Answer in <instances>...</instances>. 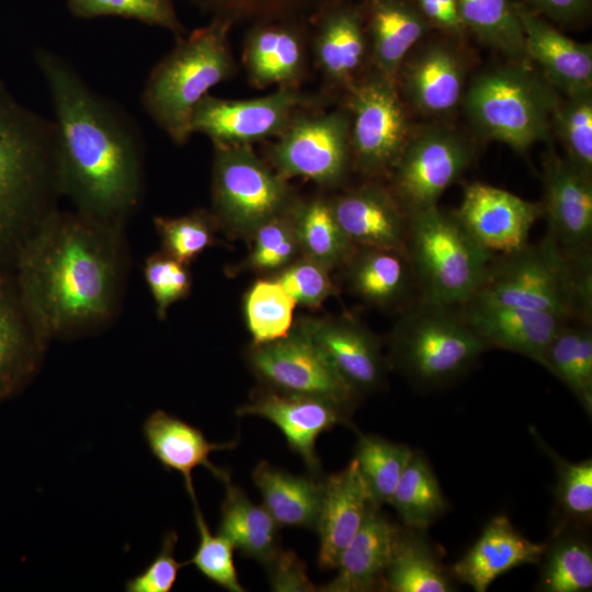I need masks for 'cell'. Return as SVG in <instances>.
<instances>
[{
  "mask_svg": "<svg viewBox=\"0 0 592 592\" xmlns=\"http://www.w3.org/2000/svg\"><path fill=\"white\" fill-rule=\"evenodd\" d=\"M34 60L54 109L60 193L78 213L118 227L143 193L144 144L136 123L58 53L37 48Z\"/></svg>",
  "mask_w": 592,
  "mask_h": 592,
  "instance_id": "1",
  "label": "cell"
},
{
  "mask_svg": "<svg viewBox=\"0 0 592 592\" xmlns=\"http://www.w3.org/2000/svg\"><path fill=\"white\" fill-rule=\"evenodd\" d=\"M116 229L78 212L53 209L25 240L13 273L45 339L89 327L112 312L119 273Z\"/></svg>",
  "mask_w": 592,
  "mask_h": 592,
  "instance_id": "2",
  "label": "cell"
},
{
  "mask_svg": "<svg viewBox=\"0 0 592 592\" xmlns=\"http://www.w3.org/2000/svg\"><path fill=\"white\" fill-rule=\"evenodd\" d=\"M54 119L0 81V272H13L25 240L61 194Z\"/></svg>",
  "mask_w": 592,
  "mask_h": 592,
  "instance_id": "3",
  "label": "cell"
},
{
  "mask_svg": "<svg viewBox=\"0 0 592 592\" xmlns=\"http://www.w3.org/2000/svg\"><path fill=\"white\" fill-rule=\"evenodd\" d=\"M232 21L215 16L175 45L151 68L141 105L152 122L178 146L192 137V115L212 88L237 73L229 32Z\"/></svg>",
  "mask_w": 592,
  "mask_h": 592,
  "instance_id": "4",
  "label": "cell"
},
{
  "mask_svg": "<svg viewBox=\"0 0 592 592\" xmlns=\"http://www.w3.org/2000/svg\"><path fill=\"white\" fill-rule=\"evenodd\" d=\"M474 297L592 320V258L570 255L546 234L536 243L496 254Z\"/></svg>",
  "mask_w": 592,
  "mask_h": 592,
  "instance_id": "5",
  "label": "cell"
},
{
  "mask_svg": "<svg viewBox=\"0 0 592 592\" xmlns=\"http://www.w3.org/2000/svg\"><path fill=\"white\" fill-rule=\"evenodd\" d=\"M405 251L419 297L451 307L470 300L496 254L482 248L455 214L437 205L411 212Z\"/></svg>",
  "mask_w": 592,
  "mask_h": 592,
  "instance_id": "6",
  "label": "cell"
},
{
  "mask_svg": "<svg viewBox=\"0 0 592 592\" xmlns=\"http://www.w3.org/2000/svg\"><path fill=\"white\" fill-rule=\"evenodd\" d=\"M487 349L456 307L418 297L391 330L388 364L421 387H439L465 375Z\"/></svg>",
  "mask_w": 592,
  "mask_h": 592,
  "instance_id": "7",
  "label": "cell"
},
{
  "mask_svg": "<svg viewBox=\"0 0 592 592\" xmlns=\"http://www.w3.org/2000/svg\"><path fill=\"white\" fill-rule=\"evenodd\" d=\"M558 104L551 88L519 65L480 75L465 96L466 113L475 128L516 151L548 137Z\"/></svg>",
  "mask_w": 592,
  "mask_h": 592,
  "instance_id": "8",
  "label": "cell"
},
{
  "mask_svg": "<svg viewBox=\"0 0 592 592\" xmlns=\"http://www.w3.org/2000/svg\"><path fill=\"white\" fill-rule=\"evenodd\" d=\"M298 201L288 180L262 160L252 146H214L213 216L234 238H250L267 220Z\"/></svg>",
  "mask_w": 592,
  "mask_h": 592,
  "instance_id": "9",
  "label": "cell"
},
{
  "mask_svg": "<svg viewBox=\"0 0 592 592\" xmlns=\"http://www.w3.org/2000/svg\"><path fill=\"white\" fill-rule=\"evenodd\" d=\"M299 112L266 150L284 179L303 178L320 186L343 182L352 162L346 110Z\"/></svg>",
  "mask_w": 592,
  "mask_h": 592,
  "instance_id": "10",
  "label": "cell"
},
{
  "mask_svg": "<svg viewBox=\"0 0 592 592\" xmlns=\"http://www.w3.org/2000/svg\"><path fill=\"white\" fill-rule=\"evenodd\" d=\"M348 93L352 162L368 177L389 174L411 136L397 81L374 71Z\"/></svg>",
  "mask_w": 592,
  "mask_h": 592,
  "instance_id": "11",
  "label": "cell"
},
{
  "mask_svg": "<svg viewBox=\"0 0 592 592\" xmlns=\"http://www.w3.org/2000/svg\"><path fill=\"white\" fill-rule=\"evenodd\" d=\"M246 357L261 386L326 399L350 411L357 403L360 395L338 374L297 322L278 340L251 344Z\"/></svg>",
  "mask_w": 592,
  "mask_h": 592,
  "instance_id": "12",
  "label": "cell"
},
{
  "mask_svg": "<svg viewBox=\"0 0 592 592\" xmlns=\"http://www.w3.org/2000/svg\"><path fill=\"white\" fill-rule=\"evenodd\" d=\"M320 103L299 88H275L250 99L207 94L194 109L191 126L193 134L207 136L213 146H252L276 138L299 112Z\"/></svg>",
  "mask_w": 592,
  "mask_h": 592,
  "instance_id": "13",
  "label": "cell"
},
{
  "mask_svg": "<svg viewBox=\"0 0 592 592\" xmlns=\"http://www.w3.org/2000/svg\"><path fill=\"white\" fill-rule=\"evenodd\" d=\"M466 140L443 128H429L410 136L389 172V187L406 212L437 205L471 162Z\"/></svg>",
  "mask_w": 592,
  "mask_h": 592,
  "instance_id": "14",
  "label": "cell"
},
{
  "mask_svg": "<svg viewBox=\"0 0 592 592\" xmlns=\"http://www.w3.org/2000/svg\"><path fill=\"white\" fill-rule=\"evenodd\" d=\"M351 412L326 399L281 392L261 385L236 410L237 415H257L275 424L289 449L303 459L308 473L317 476L322 475L316 452L318 437L337 425L351 426Z\"/></svg>",
  "mask_w": 592,
  "mask_h": 592,
  "instance_id": "15",
  "label": "cell"
},
{
  "mask_svg": "<svg viewBox=\"0 0 592 592\" xmlns=\"http://www.w3.org/2000/svg\"><path fill=\"white\" fill-rule=\"evenodd\" d=\"M455 216L468 234L493 254H508L528 243L542 217L540 203L481 182L469 184Z\"/></svg>",
  "mask_w": 592,
  "mask_h": 592,
  "instance_id": "16",
  "label": "cell"
},
{
  "mask_svg": "<svg viewBox=\"0 0 592 592\" xmlns=\"http://www.w3.org/2000/svg\"><path fill=\"white\" fill-rule=\"evenodd\" d=\"M297 325L358 395L384 386L388 361L377 335L358 320L350 316L301 318Z\"/></svg>",
  "mask_w": 592,
  "mask_h": 592,
  "instance_id": "17",
  "label": "cell"
},
{
  "mask_svg": "<svg viewBox=\"0 0 592 592\" xmlns=\"http://www.w3.org/2000/svg\"><path fill=\"white\" fill-rule=\"evenodd\" d=\"M543 182L547 234L570 255L592 258V177L551 156Z\"/></svg>",
  "mask_w": 592,
  "mask_h": 592,
  "instance_id": "18",
  "label": "cell"
},
{
  "mask_svg": "<svg viewBox=\"0 0 592 592\" xmlns=\"http://www.w3.org/2000/svg\"><path fill=\"white\" fill-rule=\"evenodd\" d=\"M456 309L488 348L519 353L542 366L554 337L563 325L572 321L554 314L478 297H473Z\"/></svg>",
  "mask_w": 592,
  "mask_h": 592,
  "instance_id": "19",
  "label": "cell"
},
{
  "mask_svg": "<svg viewBox=\"0 0 592 592\" xmlns=\"http://www.w3.org/2000/svg\"><path fill=\"white\" fill-rule=\"evenodd\" d=\"M374 505L377 504L354 458L342 470L323 476V490L314 527L319 538V569H335L343 549Z\"/></svg>",
  "mask_w": 592,
  "mask_h": 592,
  "instance_id": "20",
  "label": "cell"
},
{
  "mask_svg": "<svg viewBox=\"0 0 592 592\" xmlns=\"http://www.w3.org/2000/svg\"><path fill=\"white\" fill-rule=\"evenodd\" d=\"M330 203L354 246L405 250L409 215L389 186L366 183L331 197Z\"/></svg>",
  "mask_w": 592,
  "mask_h": 592,
  "instance_id": "21",
  "label": "cell"
},
{
  "mask_svg": "<svg viewBox=\"0 0 592 592\" xmlns=\"http://www.w3.org/2000/svg\"><path fill=\"white\" fill-rule=\"evenodd\" d=\"M374 505L362 526L343 549L335 577L317 587L322 592H371L384 590L386 571L402 528Z\"/></svg>",
  "mask_w": 592,
  "mask_h": 592,
  "instance_id": "22",
  "label": "cell"
},
{
  "mask_svg": "<svg viewBox=\"0 0 592 592\" xmlns=\"http://www.w3.org/2000/svg\"><path fill=\"white\" fill-rule=\"evenodd\" d=\"M241 60L249 83L257 89L299 88L308 61L305 36L291 24H259L244 37Z\"/></svg>",
  "mask_w": 592,
  "mask_h": 592,
  "instance_id": "23",
  "label": "cell"
},
{
  "mask_svg": "<svg viewBox=\"0 0 592 592\" xmlns=\"http://www.w3.org/2000/svg\"><path fill=\"white\" fill-rule=\"evenodd\" d=\"M546 546L526 538L505 515H497L448 572L474 591L486 592L498 577L513 568L538 563Z\"/></svg>",
  "mask_w": 592,
  "mask_h": 592,
  "instance_id": "24",
  "label": "cell"
},
{
  "mask_svg": "<svg viewBox=\"0 0 592 592\" xmlns=\"http://www.w3.org/2000/svg\"><path fill=\"white\" fill-rule=\"evenodd\" d=\"M143 434L151 454L163 468L182 476L193 504L197 503L193 486L195 468H206L224 483L230 480L229 474L215 466L209 455L216 451L232 449L238 441L210 442L201 429L163 410H156L146 418Z\"/></svg>",
  "mask_w": 592,
  "mask_h": 592,
  "instance_id": "25",
  "label": "cell"
},
{
  "mask_svg": "<svg viewBox=\"0 0 592 592\" xmlns=\"http://www.w3.org/2000/svg\"><path fill=\"white\" fill-rule=\"evenodd\" d=\"M45 340L24 306L14 273L0 272V402L29 382Z\"/></svg>",
  "mask_w": 592,
  "mask_h": 592,
  "instance_id": "26",
  "label": "cell"
},
{
  "mask_svg": "<svg viewBox=\"0 0 592 592\" xmlns=\"http://www.w3.org/2000/svg\"><path fill=\"white\" fill-rule=\"evenodd\" d=\"M344 267L351 292L376 308L401 311L419 297L405 250L355 246Z\"/></svg>",
  "mask_w": 592,
  "mask_h": 592,
  "instance_id": "27",
  "label": "cell"
},
{
  "mask_svg": "<svg viewBox=\"0 0 592 592\" xmlns=\"http://www.w3.org/2000/svg\"><path fill=\"white\" fill-rule=\"evenodd\" d=\"M516 10L527 57L540 66L549 83L567 96L591 93V45L574 42L523 8Z\"/></svg>",
  "mask_w": 592,
  "mask_h": 592,
  "instance_id": "28",
  "label": "cell"
},
{
  "mask_svg": "<svg viewBox=\"0 0 592 592\" xmlns=\"http://www.w3.org/2000/svg\"><path fill=\"white\" fill-rule=\"evenodd\" d=\"M397 83L418 111L446 114L462 98L463 62L449 48L433 45L401 66Z\"/></svg>",
  "mask_w": 592,
  "mask_h": 592,
  "instance_id": "29",
  "label": "cell"
},
{
  "mask_svg": "<svg viewBox=\"0 0 592 592\" xmlns=\"http://www.w3.org/2000/svg\"><path fill=\"white\" fill-rule=\"evenodd\" d=\"M366 52V37L356 11L335 9L322 18L312 54L328 88L348 91L360 79Z\"/></svg>",
  "mask_w": 592,
  "mask_h": 592,
  "instance_id": "30",
  "label": "cell"
},
{
  "mask_svg": "<svg viewBox=\"0 0 592 592\" xmlns=\"http://www.w3.org/2000/svg\"><path fill=\"white\" fill-rule=\"evenodd\" d=\"M323 476L293 475L269 462H260L252 479L260 491L263 506L278 527L314 528L323 490Z\"/></svg>",
  "mask_w": 592,
  "mask_h": 592,
  "instance_id": "31",
  "label": "cell"
},
{
  "mask_svg": "<svg viewBox=\"0 0 592 592\" xmlns=\"http://www.w3.org/2000/svg\"><path fill=\"white\" fill-rule=\"evenodd\" d=\"M426 30V21L406 2L372 0L371 58L375 72L397 81L406 56Z\"/></svg>",
  "mask_w": 592,
  "mask_h": 592,
  "instance_id": "32",
  "label": "cell"
},
{
  "mask_svg": "<svg viewBox=\"0 0 592 592\" xmlns=\"http://www.w3.org/2000/svg\"><path fill=\"white\" fill-rule=\"evenodd\" d=\"M225 486L218 533L242 556L266 567L282 549L278 525L263 505L252 502L231 480Z\"/></svg>",
  "mask_w": 592,
  "mask_h": 592,
  "instance_id": "33",
  "label": "cell"
},
{
  "mask_svg": "<svg viewBox=\"0 0 592 592\" xmlns=\"http://www.w3.org/2000/svg\"><path fill=\"white\" fill-rule=\"evenodd\" d=\"M423 532L409 527L402 528L395 554L385 574V591H455L453 578L440 563Z\"/></svg>",
  "mask_w": 592,
  "mask_h": 592,
  "instance_id": "34",
  "label": "cell"
},
{
  "mask_svg": "<svg viewBox=\"0 0 592 592\" xmlns=\"http://www.w3.org/2000/svg\"><path fill=\"white\" fill-rule=\"evenodd\" d=\"M592 320H572L562 326L548 345L544 365L592 413Z\"/></svg>",
  "mask_w": 592,
  "mask_h": 592,
  "instance_id": "35",
  "label": "cell"
},
{
  "mask_svg": "<svg viewBox=\"0 0 592 592\" xmlns=\"http://www.w3.org/2000/svg\"><path fill=\"white\" fill-rule=\"evenodd\" d=\"M293 220L301 255L329 270L344 266L355 246L340 228L330 198L298 200Z\"/></svg>",
  "mask_w": 592,
  "mask_h": 592,
  "instance_id": "36",
  "label": "cell"
},
{
  "mask_svg": "<svg viewBox=\"0 0 592 592\" xmlns=\"http://www.w3.org/2000/svg\"><path fill=\"white\" fill-rule=\"evenodd\" d=\"M392 505L406 527L425 531L447 509L440 483L420 453L413 452L394 491Z\"/></svg>",
  "mask_w": 592,
  "mask_h": 592,
  "instance_id": "37",
  "label": "cell"
},
{
  "mask_svg": "<svg viewBox=\"0 0 592 592\" xmlns=\"http://www.w3.org/2000/svg\"><path fill=\"white\" fill-rule=\"evenodd\" d=\"M464 26L511 58H527L521 20L509 0H457Z\"/></svg>",
  "mask_w": 592,
  "mask_h": 592,
  "instance_id": "38",
  "label": "cell"
},
{
  "mask_svg": "<svg viewBox=\"0 0 592 592\" xmlns=\"http://www.w3.org/2000/svg\"><path fill=\"white\" fill-rule=\"evenodd\" d=\"M538 588L544 592H587L592 588V549L578 535H559L540 559Z\"/></svg>",
  "mask_w": 592,
  "mask_h": 592,
  "instance_id": "39",
  "label": "cell"
},
{
  "mask_svg": "<svg viewBox=\"0 0 592 592\" xmlns=\"http://www.w3.org/2000/svg\"><path fill=\"white\" fill-rule=\"evenodd\" d=\"M413 454L405 445L374 434L360 435L354 459L378 506L390 504L396 486Z\"/></svg>",
  "mask_w": 592,
  "mask_h": 592,
  "instance_id": "40",
  "label": "cell"
},
{
  "mask_svg": "<svg viewBox=\"0 0 592 592\" xmlns=\"http://www.w3.org/2000/svg\"><path fill=\"white\" fill-rule=\"evenodd\" d=\"M296 304L273 277L255 281L243 300L244 320L253 345L278 340L292 330Z\"/></svg>",
  "mask_w": 592,
  "mask_h": 592,
  "instance_id": "41",
  "label": "cell"
},
{
  "mask_svg": "<svg viewBox=\"0 0 592 592\" xmlns=\"http://www.w3.org/2000/svg\"><path fill=\"white\" fill-rule=\"evenodd\" d=\"M294 206L253 231L249 238L251 249L239 270L273 275L301 255L293 220Z\"/></svg>",
  "mask_w": 592,
  "mask_h": 592,
  "instance_id": "42",
  "label": "cell"
},
{
  "mask_svg": "<svg viewBox=\"0 0 592 592\" xmlns=\"http://www.w3.org/2000/svg\"><path fill=\"white\" fill-rule=\"evenodd\" d=\"M70 13L78 19L118 16L184 34L173 0H67Z\"/></svg>",
  "mask_w": 592,
  "mask_h": 592,
  "instance_id": "43",
  "label": "cell"
},
{
  "mask_svg": "<svg viewBox=\"0 0 592 592\" xmlns=\"http://www.w3.org/2000/svg\"><path fill=\"white\" fill-rule=\"evenodd\" d=\"M153 225L161 239L162 251L185 264L214 243L218 228L213 214L204 209L179 217L157 216Z\"/></svg>",
  "mask_w": 592,
  "mask_h": 592,
  "instance_id": "44",
  "label": "cell"
},
{
  "mask_svg": "<svg viewBox=\"0 0 592 592\" xmlns=\"http://www.w3.org/2000/svg\"><path fill=\"white\" fill-rule=\"evenodd\" d=\"M554 113V123L567 152V160L592 177V94L567 96Z\"/></svg>",
  "mask_w": 592,
  "mask_h": 592,
  "instance_id": "45",
  "label": "cell"
},
{
  "mask_svg": "<svg viewBox=\"0 0 592 592\" xmlns=\"http://www.w3.org/2000/svg\"><path fill=\"white\" fill-rule=\"evenodd\" d=\"M193 508L198 544L187 565H193L206 579L229 592H244L235 566L232 544L219 533H212L198 503Z\"/></svg>",
  "mask_w": 592,
  "mask_h": 592,
  "instance_id": "46",
  "label": "cell"
},
{
  "mask_svg": "<svg viewBox=\"0 0 592 592\" xmlns=\"http://www.w3.org/2000/svg\"><path fill=\"white\" fill-rule=\"evenodd\" d=\"M546 449L556 468L555 493L561 512L570 521L589 523L592 519V460L572 463Z\"/></svg>",
  "mask_w": 592,
  "mask_h": 592,
  "instance_id": "47",
  "label": "cell"
},
{
  "mask_svg": "<svg viewBox=\"0 0 592 592\" xmlns=\"http://www.w3.org/2000/svg\"><path fill=\"white\" fill-rule=\"evenodd\" d=\"M330 272L322 264L299 255L271 277L283 286L296 305L315 309L335 294Z\"/></svg>",
  "mask_w": 592,
  "mask_h": 592,
  "instance_id": "48",
  "label": "cell"
},
{
  "mask_svg": "<svg viewBox=\"0 0 592 592\" xmlns=\"http://www.w3.org/2000/svg\"><path fill=\"white\" fill-rule=\"evenodd\" d=\"M146 283L162 319L171 305L185 298L191 291L192 276L189 264L182 263L163 251L151 254L145 263Z\"/></svg>",
  "mask_w": 592,
  "mask_h": 592,
  "instance_id": "49",
  "label": "cell"
},
{
  "mask_svg": "<svg viewBox=\"0 0 592 592\" xmlns=\"http://www.w3.org/2000/svg\"><path fill=\"white\" fill-rule=\"evenodd\" d=\"M177 543V532H168L162 538L157 556L140 573L126 581L125 590L127 592H170L180 569L187 565V561L179 562L175 559Z\"/></svg>",
  "mask_w": 592,
  "mask_h": 592,
  "instance_id": "50",
  "label": "cell"
},
{
  "mask_svg": "<svg viewBox=\"0 0 592 592\" xmlns=\"http://www.w3.org/2000/svg\"><path fill=\"white\" fill-rule=\"evenodd\" d=\"M270 585L278 592H312L317 587L308 577L305 563L292 550L281 549L274 559L264 567Z\"/></svg>",
  "mask_w": 592,
  "mask_h": 592,
  "instance_id": "51",
  "label": "cell"
},
{
  "mask_svg": "<svg viewBox=\"0 0 592 592\" xmlns=\"http://www.w3.org/2000/svg\"><path fill=\"white\" fill-rule=\"evenodd\" d=\"M214 10L217 15L234 21L243 16H275L285 13L307 0H194Z\"/></svg>",
  "mask_w": 592,
  "mask_h": 592,
  "instance_id": "52",
  "label": "cell"
},
{
  "mask_svg": "<svg viewBox=\"0 0 592 592\" xmlns=\"http://www.w3.org/2000/svg\"><path fill=\"white\" fill-rule=\"evenodd\" d=\"M418 3L428 20L437 26L454 34L465 29L457 0H418Z\"/></svg>",
  "mask_w": 592,
  "mask_h": 592,
  "instance_id": "53",
  "label": "cell"
},
{
  "mask_svg": "<svg viewBox=\"0 0 592 592\" xmlns=\"http://www.w3.org/2000/svg\"><path fill=\"white\" fill-rule=\"evenodd\" d=\"M537 8L557 19H570L582 11L588 0H531Z\"/></svg>",
  "mask_w": 592,
  "mask_h": 592,
  "instance_id": "54",
  "label": "cell"
}]
</instances>
